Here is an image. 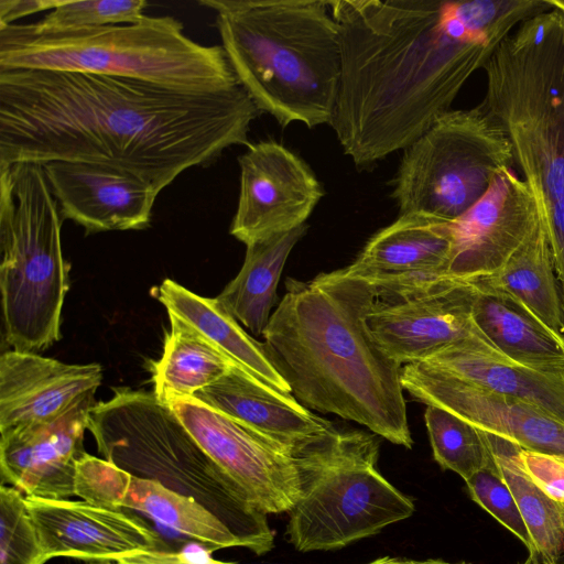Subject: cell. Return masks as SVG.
Instances as JSON below:
<instances>
[{
  "label": "cell",
  "mask_w": 564,
  "mask_h": 564,
  "mask_svg": "<svg viewBox=\"0 0 564 564\" xmlns=\"http://www.w3.org/2000/svg\"><path fill=\"white\" fill-rule=\"evenodd\" d=\"M401 380L404 391L425 405L447 410L523 449L564 460V423L532 403L463 381L424 362L402 366Z\"/></svg>",
  "instance_id": "15"
},
{
  "label": "cell",
  "mask_w": 564,
  "mask_h": 564,
  "mask_svg": "<svg viewBox=\"0 0 564 564\" xmlns=\"http://www.w3.org/2000/svg\"><path fill=\"white\" fill-rule=\"evenodd\" d=\"M551 8L561 11L564 14V0H546Z\"/></svg>",
  "instance_id": "38"
},
{
  "label": "cell",
  "mask_w": 564,
  "mask_h": 564,
  "mask_svg": "<svg viewBox=\"0 0 564 564\" xmlns=\"http://www.w3.org/2000/svg\"><path fill=\"white\" fill-rule=\"evenodd\" d=\"M466 281L476 290L473 321L492 346L525 366L564 368V335L550 328L522 301L502 288L482 278Z\"/></svg>",
  "instance_id": "24"
},
{
  "label": "cell",
  "mask_w": 564,
  "mask_h": 564,
  "mask_svg": "<svg viewBox=\"0 0 564 564\" xmlns=\"http://www.w3.org/2000/svg\"><path fill=\"white\" fill-rule=\"evenodd\" d=\"M240 191L230 234L246 246L305 225L323 196L310 166L275 141L249 143L238 158Z\"/></svg>",
  "instance_id": "13"
},
{
  "label": "cell",
  "mask_w": 564,
  "mask_h": 564,
  "mask_svg": "<svg viewBox=\"0 0 564 564\" xmlns=\"http://www.w3.org/2000/svg\"><path fill=\"white\" fill-rule=\"evenodd\" d=\"M484 433L536 551L546 560L557 563L564 555V508L529 477L520 460L519 445L505 437Z\"/></svg>",
  "instance_id": "29"
},
{
  "label": "cell",
  "mask_w": 564,
  "mask_h": 564,
  "mask_svg": "<svg viewBox=\"0 0 564 564\" xmlns=\"http://www.w3.org/2000/svg\"><path fill=\"white\" fill-rule=\"evenodd\" d=\"M420 362L489 391L524 400L564 423V368L516 362L478 328Z\"/></svg>",
  "instance_id": "22"
},
{
  "label": "cell",
  "mask_w": 564,
  "mask_h": 564,
  "mask_svg": "<svg viewBox=\"0 0 564 564\" xmlns=\"http://www.w3.org/2000/svg\"><path fill=\"white\" fill-rule=\"evenodd\" d=\"M95 404L89 394L54 421L0 433L1 485L31 498L74 497L76 463L86 453L84 433Z\"/></svg>",
  "instance_id": "18"
},
{
  "label": "cell",
  "mask_w": 564,
  "mask_h": 564,
  "mask_svg": "<svg viewBox=\"0 0 564 564\" xmlns=\"http://www.w3.org/2000/svg\"><path fill=\"white\" fill-rule=\"evenodd\" d=\"M453 243L451 223L400 214L368 240L351 264L340 270L346 276L373 284L448 276Z\"/></svg>",
  "instance_id": "21"
},
{
  "label": "cell",
  "mask_w": 564,
  "mask_h": 564,
  "mask_svg": "<svg viewBox=\"0 0 564 564\" xmlns=\"http://www.w3.org/2000/svg\"><path fill=\"white\" fill-rule=\"evenodd\" d=\"M144 0H57L50 13L37 22L26 23L36 33H63L89 30L142 20Z\"/></svg>",
  "instance_id": "31"
},
{
  "label": "cell",
  "mask_w": 564,
  "mask_h": 564,
  "mask_svg": "<svg viewBox=\"0 0 564 564\" xmlns=\"http://www.w3.org/2000/svg\"><path fill=\"white\" fill-rule=\"evenodd\" d=\"M519 456L532 481L564 508V460L523 448Z\"/></svg>",
  "instance_id": "34"
},
{
  "label": "cell",
  "mask_w": 564,
  "mask_h": 564,
  "mask_svg": "<svg viewBox=\"0 0 564 564\" xmlns=\"http://www.w3.org/2000/svg\"><path fill=\"white\" fill-rule=\"evenodd\" d=\"M42 166L63 219L82 226L87 235L150 226L159 194L131 172L70 161Z\"/></svg>",
  "instance_id": "19"
},
{
  "label": "cell",
  "mask_w": 564,
  "mask_h": 564,
  "mask_svg": "<svg viewBox=\"0 0 564 564\" xmlns=\"http://www.w3.org/2000/svg\"><path fill=\"white\" fill-rule=\"evenodd\" d=\"M62 223L42 165L0 167L1 305L6 340L14 350L40 351L61 338L69 289Z\"/></svg>",
  "instance_id": "8"
},
{
  "label": "cell",
  "mask_w": 564,
  "mask_h": 564,
  "mask_svg": "<svg viewBox=\"0 0 564 564\" xmlns=\"http://www.w3.org/2000/svg\"><path fill=\"white\" fill-rule=\"evenodd\" d=\"M470 498L512 532L527 546L538 552L517 502L495 462L465 480Z\"/></svg>",
  "instance_id": "33"
},
{
  "label": "cell",
  "mask_w": 564,
  "mask_h": 564,
  "mask_svg": "<svg viewBox=\"0 0 564 564\" xmlns=\"http://www.w3.org/2000/svg\"><path fill=\"white\" fill-rule=\"evenodd\" d=\"M542 219L529 184L512 167L496 174L484 196L451 223L448 276L471 280L498 272Z\"/></svg>",
  "instance_id": "16"
},
{
  "label": "cell",
  "mask_w": 564,
  "mask_h": 564,
  "mask_svg": "<svg viewBox=\"0 0 564 564\" xmlns=\"http://www.w3.org/2000/svg\"><path fill=\"white\" fill-rule=\"evenodd\" d=\"M480 278L513 294L550 328L564 335L561 294L542 219L498 272Z\"/></svg>",
  "instance_id": "28"
},
{
  "label": "cell",
  "mask_w": 564,
  "mask_h": 564,
  "mask_svg": "<svg viewBox=\"0 0 564 564\" xmlns=\"http://www.w3.org/2000/svg\"><path fill=\"white\" fill-rule=\"evenodd\" d=\"M367 564H470L466 562H448L442 558L411 560L403 557L383 556Z\"/></svg>",
  "instance_id": "36"
},
{
  "label": "cell",
  "mask_w": 564,
  "mask_h": 564,
  "mask_svg": "<svg viewBox=\"0 0 564 564\" xmlns=\"http://www.w3.org/2000/svg\"><path fill=\"white\" fill-rule=\"evenodd\" d=\"M513 165L508 137L480 105L449 110L404 149L393 198L400 214L453 223Z\"/></svg>",
  "instance_id": "10"
},
{
  "label": "cell",
  "mask_w": 564,
  "mask_h": 564,
  "mask_svg": "<svg viewBox=\"0 0 564 564\" xmlns=\"http://www.w3.org/2000/svg\"><path fill=\"white\" fill-rule=\"evenodd\" d=\"M166 405L258 509L269 514L293 508L300 479L289 449L192 397L173 399Z\"/></svg>",
  "instance_id": "12"
},
{
  "label": "cell",
  "mask_w": 564,
  "mask_h": 564,
  "mask_svg": "<svg viewBox=\"0 0 564 564\" xmlns=\"http://www.w3.org/2000/svg\"><path fill=\"white\" fill-rule=\"evenodd\" d=\"M306 230L305 224L246 246L239 273L216 297L253 335H263L276 302L278 283L284 264Z\"/></svg>",
  "instance_id": "26"
},
{
  "label": "cell",
  "mask_w": 564,
  "mask_h": 564,
  "mask_svg": "<svg viewBox=\"0 0 564 564\" xmlns=\"http://www.w3.org/2000/svg\"><path fill=\"white\" fill-rule=\"evenodd\" d=\"M75 496L111 510H134L202 545L209 553L243 547L241 540L195 499L85 453L76 463Z\"/></svg>",
  "instance_id": "17"
},
{
  "label": "cell",
  "mask_w": 564,
  "mask_h": 564,
  "mask_svg": "<svg viewBox=\"0 0 564 564\" xmlns=\"http://www.w3.org/2000/svg\"><path fill=\"white\" fill-rule=\"evenodd\" d=\"M171 330L163 355L153 364L154 394L164 404L193 397L213 384L234 365L191 325L169 314Z\"/></svg>",
  "instance_id": "27"
},
{
  "label": "cell",
  "mask_w": 564,
  "mask_h": 564,
  "mask_svg": "<svg viewBox=\"0 0 564 564\" xmlns=\"http://www.w3.org/2000/svg\"><path fill=\"white\" fill-rule=\"evenodd\" d=\"M258 112L240 85L191 91L80 72L0 70V167L110 165L160 194L186 170L249 145Z\"/></svg>",
  "instance_id": "1"
},
{
  "label": "cell",
  "mask_w": 564,
  "mask_h": 564,
  "mask_svg": "<svg viewBox=\"0 0 564 564\" xmlns=\"http://www.w3.org/2000/svg\"><path fill=\"white\" fill-rule=\"evenodd\" d=\"M340 78L330 126L356 166L404 150L546 0H332Z\"/></svg>",
  "instance_id": "2"
},
{
  "label": "cell",
  "mask_w": 564,
  "mask_h": 564,
  "mask_svg": "<svg viewBox=\"0 0 564 564\" xmlns=\"http://www.w3.org/2000/svg\"><path fill=\"white\" fill-rule=\"evenodd\" d=\"M57 0H0V26L14 24L23 17L53 10Z\"/></svg>",
  "instance_id": "35"
},
{
  "label": "cell",
  "mask_w": 564,
  "mask_h": 564,
  "mask_svg": "<svg viewBox=\"0 0 564 564\" xmlns=\"http://www.w3.org/2000/svg\"><path fill=\"white\" fill-rule=\"evenodd\" d=\"M433 456L437 464L464 480L494 463L482 431L454 413L426 405L424 413Z\"/></svg>",
  "instance_id": "30"
},
{
  "label": "cell",
  "mask_w": 564,
  "mask_h": 564,
  "mask_svg": "<svg viewBox=\"0 0 564 564\" xmlns=\"http://www.w3.org/2000/svg\"><path fill=\"white\" fill-rule=\"evenodd\" d=\"M51 69L144 80L191 91L239 86L221 45L187 36L169 15L63 33L0 26V70Z\"/></svg>",
  "instance_id": "6"
},
{
  "label": "cell",
  "mask_w": 564,
  "mask_h": 564,
  "mask_svg": "<svg viewBox=\"0 0 564 564\" xmlns=\"http://www.w3.org/2000/svg\"><path fill=\"white\" fill-rule=\"evenodd\" d=\"M99 364H65L35 352L8 350L0 357V433L54 421L95 394Z\"/></svg>",
  "instance_id": "20"
},
{
  "label": "cell",
  "mask_w": 564,
  "mask_h": 564,
  "mask_svg": "<svg viewBox=\"0 0 564 564\" xmlns=\"http://www.w3.org/2000/svg\"><path fill=\"white\" fill-rule=\"evenodd\" d=\"M285 285L262 344L291 393L307 409L411 448L402 366L378 347L364 323L372 285L341 270L306 282L290 278Z\"/></svg>",
  "instance_id": "3"
},
{
  "label": "cell",
  "mask_w": 564,
  "mask_h": 564,
  "mask_svg": "<svg viewBox=\"0 0 564 564\" xmlns=\"http://www.w3.org/2000/svg\"><path fill=\"white\" fill-rule=\"evenodd\" d=\"M482 69L479 105L508 137L540 205L564 319V14L551 8L523 21Z\"/></svg>",
  "instance_id": "5"
},
{
  "label": "cell",
  "mask_w": 564,
  "mask_h": 564,
  "mask_svg": "<svg viewBox=\"0 0 564 564\" xmlns=\"http://www.w3.org/2000/svg\"><path fill=\"white\" fill-rule=\"evenodd\" d=\"M156 295L167 314L191 325L234 365L261 382L291 393L289 384L268 358L263 344L243 330L216 297H203L171 279L162 282Z\"/></svg>",
  "instance_id": "25"
},
{
  "label": "cell",
  "mask_w": 564,
  "mask_h": 564,
  "mask_svg": "<svg viewBox=\"0 0 564 564\" xmlns=\"http://www.w3.org/2000/svg\"><path fill=\"white\" fill-rule=\"evenodd\" d=\"M192 398L245 423L291 453L335 426L292 393L261 382L236 365Z\"/></svg>",
  "instance_id": "23"
},
{
  "label": "cell",
  "mask_w": 564,
  "mask_h": 564,
  "mask_svg": "<svg viewBox=\"0 0 564 564\" xmlns=\"http://www.w3.org/2000/svg\"><path fill=\"white\" fill-rule=\"evenodd\" d=\"M369 283V282H368ZM373 295L365 326L401 366L420 362L477 328L471 317L475 286L451 276L406 283H369Z\"/></svg>",
  "instance_id": "11"
},
{
  "label": "cell",
  "mask_w": 564,
  "mask_h": 564,
  "mask_svg": "<svg viewBox=\"0 0 564 564\" xmlns=\"http://www.w3.org/2000/svg\"><path fill=\"white\" fill-rule=\"evenodd\" d=\"M88 430L104 459L195 499L254 554L273 547L268 514L208 457L154 392L116 389L111 399L94 405Z\"/></svg>",
  "instance_id": "7"
},
{
  "label": "cell",
  "mask_w": 564,
  "mask_h": 564,
  "mask_svg": "<svg viewBox=\"0 0 564 564\" xmlns=\"http://www.w3.org/2000/svg\"><path fill=\"white\" fill-rule=\"evenodd\" d=\"M521 564H557L543 557L539 552H531Z\"/></svg>",
  "instance_id": "37"
},
{
  "label": "cell",
  "mask_w": 564,
  "mask_h": 564,
  "mask_svg": "<svg viewBox=\"0 0 564 564\" xmlns=\"http://www.w3.org/2000/svg\"><path fill=\"white\" fill-rule=\"evenodd\" d=\"M376 436L334 426L293 451L300 497L285 535L295 550L340 549L413 514L412 500L377 469Z\"/></svg>",
  "instance_id": "9"
},
{
  "label": "cell",
  "mask_w": 564,
  "mask_h": 564,
  "mask_svg": "<svg viewBox=\"0 0 564 564\" xmlns=\"http://www.w3.org/2000/svg\"><path fill=\"white\" fill-rule=\"evenodd\" d=\"M259 111L281 126L330 124L340 78L338 26L324 0H200Z\"/></svg>",
  "instance_id": "4"
},
{
  "label": "cell",
  "mask_w": 564,
  "mask_h": 564,
  "mask_svg": "<svg viewBox=\"0 0 564 564\" xmlns=\"http://www.w3.org/2000/svg\"><path fill=\"white\" fill-rule=\"evenodd\" d=\"M0 564H44L25 496L6 485L0 488Z\"/></svg>",
  "instance_id": "32"
},
{
  "label": "cell",
  "mask_w": 564,
  "mask_h": 564,
  "mask_svg": "<svg viewBox=\"0 0 564 564\" xmlns=\"http://www.w3.org/2000/svg\"><path fill=\"white\" fill-rule=\"evenodd\" d=\"M43 562L54 557L132 564L165 550L161 535L139 517L84 500L25 497Z\"/></svg>",
  "instance_id": "14"
}]
</instances>
